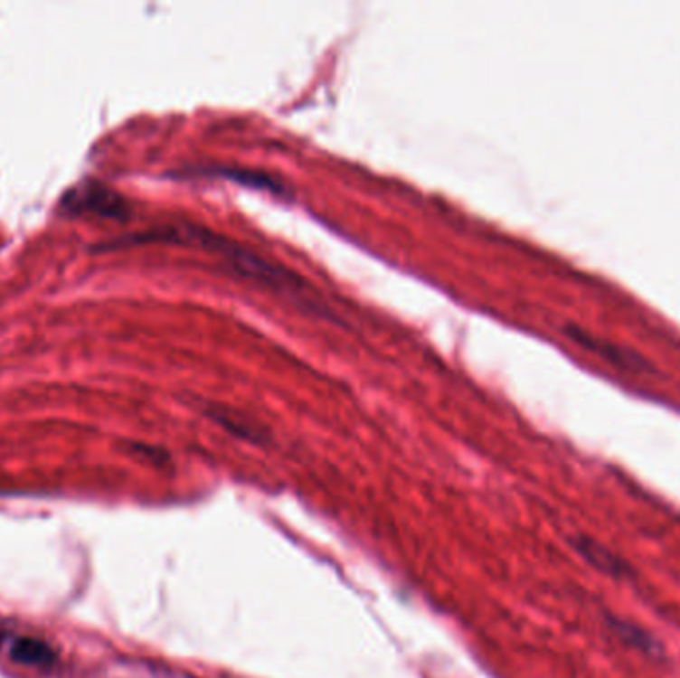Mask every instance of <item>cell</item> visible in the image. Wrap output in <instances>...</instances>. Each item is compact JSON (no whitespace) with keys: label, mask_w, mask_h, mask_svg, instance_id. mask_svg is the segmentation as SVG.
<instances>
[{"label":"cell","mask_w":680,"mask_h":678,"mask_svg":"<svg viewBox=\"0 0 680 678\" xmlns=\"http://www.w3.org/2000/svg\"><path fill=\"white\" fill-rule=\"evenodd\" d=\"M144 237H147L146 241H177L185 245L205 247L215 255L223 257L237 275L249 278V281L261 283L279 293H291L293 297L305 298L308 288L295 273L269 263L263 257H257L255 253L247 251L245 247L233 243L231 239L219 237L202 227H175L165 229V231L147 233Z\"/></svg>","instance_id":"cell-1"},{"label":"cell","mask_w":680,"mask_h":678,"mask_svg":"<svg viewBox=\"0 0 680 678\" xmlns=\"http://www.w3.org/2000/svg\"><path fill=\"white\" fill-rule=\"evenodd\" d=\"M66 212L94 213L102 217L122 219L126 217V202L112 189L99 184H84L72 189L62 202Z\"/></svg>","instance_id":"cell-2"},{"label":"cell","mask_w":680,"mask_h":678,"mask_svg":"<svg viewBox=\"0 0 680 678\" xmlns=\"http://www.w3.org/2000/svg\"><path fill=\"white\" fill-rule=\"evenodd\" d=\"M571 545L589 565L595 567L597 571L613 577V579H627V577H633L635 573L631 563H627L621 555H617L607 545L593 540V537L575 535Z\"/></svg>","instance_id":"cell-3"},{"label":"cell","mask_w":680,"mask_h":678,"mask_svg":"<svg viewBox=\"0 0 680 678\" xmlns=\"http://www.w3.org/2000/svg\"><path fill=\"white\" fill-rule=\"evenodd\" d=\"M607 625L617 639L625 643L627 646H631V649L643 653L647 656H653V659L663 656L661 643H658L651 633H647L643 626H638L631 621H625L621 619V617H607Z\"/></svg>","instance_id":"cell-4"},{"label":"cell","mask_w":680,"mask_h":678,"mask_svg":"<svg viewBox=\"0 0 680 678\" xmlns=\"http://www.w3.org/2000/svg\"><path fill=\"white\" fill-rule=\"evenodd\" d=\"M10 656L20 664L40 666V669H46V666L56 663V653L52 646L44 641L34 639V636L14 639L13 645H10Z\"/></svg>","instance_id":"cell-5"}]
</instances>
